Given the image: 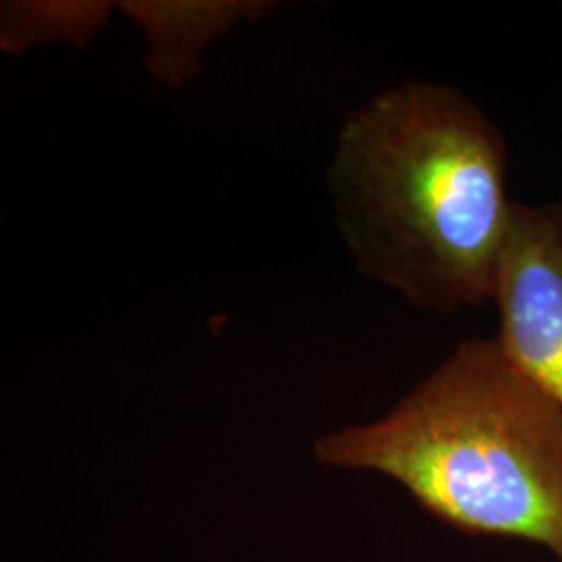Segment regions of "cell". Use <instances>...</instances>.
Wrapping results in <instances>:
<instances>
[{"label": "cell", "mask_w": 562, "mask_h": 562, "mask_svg": "<svg viewBox=\"0 0 562 562\" xmlns=\"http://www.w3.org/2000/svg\"><path fill=\"white\" fill-rule=\"evenodd\" d=\"M327 183L361 276L442 315L494 301L517 201L506 138L462 90L375 94L344 121Z\"/></svg>", "instance_id": "obj_1"}, {"label": "cell", "mask_w": 562, "mask_h": 562, "mask_svg": "<svg viewBox=\"0 0 562 562\" xmlns=\"http://www.w3.org/2000/svg\"><path fill=\"white\" fill-rule=\"evenodd\" d=\"M315 457L382 473L462 533L562 562V408L496 338L461 341L385 417L325 436Z\"/></svg>", "instance_id": "obj_2"}, {"label": "cell", "mask_w": 562, "mask_h": 562, "mask_svg": "<svg viewBox=\"0 0 562 562\" xmlns=\"http://www.w3.org/2000/svg\"><path fill=\"white\" fill-rule=\"evenodd\" d=\"M492 304L504 355L562 408V201H517Z\"/></svg>", "instance_id": "obj_3"}, {"label": "cell", "mask_w": 562, "mask_h": 562, "mask_svg": "<svg viewBox=\"0 0 562 562\" xmlns=\"http://www.w3.org/2000/svg\"><path fill=\"white\" fill-rule=\"evenodd\" d=\"M261 4L246 2H125L123 13L140 25L157 80L181 83L196 71L204 48Z\"/></svg>", "instance_id": "obj_4"}, {"label": "cell", "mask_w": 562, "mask_h": 562, "mask_svg": "<svg viewBox=\"0 0 562 562\" xmlns=\"http://www.w3.org/2000/svg\"><path fill=\"white\" fill-rule=\"evenodd\" d=\"M109 18L106 4L99 2H27L15 9L2 27V46L23 50L46 42H86Z\"/></svg>", "instance_id": "obj_5"}]
</instances>
